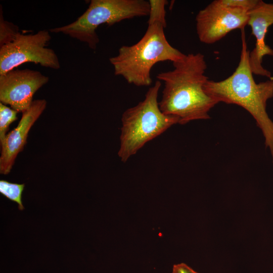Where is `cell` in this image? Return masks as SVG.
I'll list each match as a JSON object with an SVG mask.
<instances>
[{
	"label": "cell",
	"instance_id": "7",
	"mask_svg": "<svg viewBox=\"0 0 273 273\" xmlns=\"http://www.w3.org/2000/svg\"><path fill=\"white\" fill-rule=\"evenodd\" d=\"M51 39L47 30L35 34L20 33L12 42L0 47V75L28 62L59 69L60 64L55 51L46 47Z\"/></svg>",
	"mask_w": 273,
	"mask_h": 273
},
{
	"label": "cell",
	"instance_id": "1",
	"mask_svg": "<svg viewBox=\"0 0 273 273\" xmlns=\"http://www.w3.org/2000/svg\"><path fill=\"white\" fill-rule=\"evenodd\" d=\"M172 64V70L157 75L164 85L159 102L160 110L177 117L180 124L209 119V111L219 103L204 88L208 79L204 56L200 53L189 54Z\"/></svg>",
	"mask_w": 273,
	"mask_h": 273
},
{
	"label": "cell",
	"instance_id": "9",
	"mask_svg": "<svg viewBox=\"0 0 273 273\" xmlns=\"http://www.w3.org/2000/svg\"><path fill=\"white\" fill-rule=\"evenodd\" d=\"M47 106L44 99L33 100L22 115L17 126L7 134L1 142L0 173H9L15 163L18 154L21 152L27 143L29 130L42 113Z\"/></svg>",
	"mask_w": 273,
	"mask_h": 273
},
{
	"label": "cell",
	"instance_id": "10",
	"mask_svg": "<svg viewBox=\"0 0 273 273\" xmlns=\"http://www.w3.org/2000/svg\"><path fill=\"white\" fill-rule=\"evenodd\" d=\"M248 24L256 39L254 49L249 52V61L253 74L271 78V73L262 66L264 56H273V50L265 43L268 28L273 24V4L258 0L255 6L248 12Z\"/></svg>",
	"mask_w": 273,
	"mask_h": 273
},
{
	"label": "cell",
	"instance_id": "13",
	"mask_svg": "<svg viewBox=\"0 0 273 273\" xmlns=\"http://www.w3.org/2000/svg\"><path fill=\"white\" fill-rule=\"evenodd\" d=\"M18 112L0 103V143L5 138L9 126L17 119Z\"/></svg>",
	"mask_w": 273,
	"mask_h": 273
},
{
	"label": "cell",
	"instance_id": "3",
	"mask_svg": "<svg viewBox=\"0 0 273 273\" xmlns=\"http://www.w3.org/2000/svg\"><path fill=\"white\" fill-rule=\"evenodd\" d=\"M241 31L242 50L236 70L221 81L208 79L204 88L218 103L239 105L252 115L262 131L273 163V122L266 111L267 101L273 97V77L258 83L255 81L249 64L250 51L247 49L244 29Z\"/></svg>",
	"mask_w": 273,
	"mask_h": 273
},
{
	"label": "cell",
	"instance_id": "14",
	"mask_svg": "<svg viewBox=\"0 0 273 273\" xmlns=\"http://www.w3.org/2000/svg\"><path fill=\"white\" fill-rule=\"evenodd\" d=\"M172 273H199L185 263L174 264L172 267Z\"/></svg>",
	"mask_w": 273,
	"mask_h": 273
},
{
	"label": "cell",
	"instance_id": "2",
	"mask_svg": "<svg viewBox=\"0 0 273 273\" xmlns=\"http://www.w3.org/2000/svg\"><path fill=\"white\" fill-rule=\"evenodd\" d=\"M149 3L148 28L143 36L132 46L121 47L118 54L109 59L115 75L137 86L151 84L150 73L156 63L166 61L176 62L186 55L172 47L165 36V7L168 2L150 0Z\"/></svg>",
	"mask_w": 273,
	"mask_h": 273
},
{
	"label": "cell",
	"instance_id": "4",
	"mask_svg": "<svg viewBox=\"0 0 273 273\" xmlns=\"http://www.w3.org/2000/svg\"><path fill=\"white\" fill-rule=\"evenodd\" d=\"M161 86L157 80L142 101L122 114L118 152L121 161L126 162L147 143L179 123L177 117L165 114L160 109L158 97Z\"/></svg>",
	"mask_w": 273,
	"mask_h": 273
},
{
	"label": "cell",
	"instance_id": "11",
	"mask_svg": "<svg viewBox=\"0 0 273 273\" xmlns=\"http://www.w3.org/2000/svg\"><path fill=\"white\" fill-rule=\"evenodd\" d=\"M24 187V184H19L5 180H0V193L9 200L17 203L20 210L24 209L22 202V195Z\"/></svg>",
	"mask_w": 273,
	"mask_h": 273
},
{
	"label": "cell",
	"instance_id": "6",
	"mask_svg": "<svg viewBox=\"0 0 273 273\" xmlns=\"http://www.w3.org/2000/svg\"><path fill=\"white\" fill-rule=\"evenodd\" d=\"M256 0H215L200 10L196 17V31L200 41L212 44L230 32L244 29L248 12Z\"/></svg>",
	"mask_w": 273,
	"mask_h": 273
},
{
	"label": "cell",
	"instance_id": "12",
	"mask_svg": "<svg viewBox=\"0 0 273 273\" xmlns=\"http://www.w3.org/2000/svg\"><path fill=\"white\" fill-rule=\"evenodd\" d=\"M0 10V47L12 42L20 33L19 28L11 22L4 20L3 10Z\"/></svg>",
	"mask_w": 273,
	"mask_h": 273
},
{
	"label": "cell",
	"instance_id": "5",
	"mask_svg": "<svg viewBox=\"0 0 273 273\" xmlns=\"http://www.w3.org/2000/svg\"><path fill=\"white\" fill-rule=\"evenodd\" d=\"M150 11L149 1L145 0H92L75 21L50 31L63 33L95 50L100 41L96 32L100 25L110 26L124 20L149 16Z\"/></svg>",
	"mask_w": 273,
	"mask_h": 273
},
{
	"label": "cell",
	"instance_id": "8",
	"mask_svg": "<svg viewBox=\"0 0 273 273\" xmlns=\"http://www.w3.org/2000/svg\"><path fill=\"white\" fill-rule=\"evenodd\" d=\"M49 78L37 70L13 69L0 75V101L18 112L26 110L33 96Z\"/></svg>",
	"mask_w": 273,
	"mask_h": 273
}]
</instances>
